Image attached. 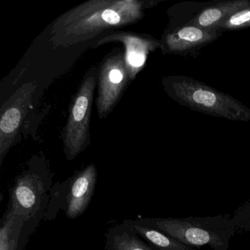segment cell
Returning a JSON list of instances; mask_svg holds the SVG:
<instances>
[{
	"label": "cell",
	"mask_w": 250,
	"mask_h": 250,
	"mask_svg": "<svg viewBox=\"0 0 250 250\" xmlns=\"http://www.w3.org/2000/svg\"><path fill=\"white\" fill-rule=\"evenodd\" d=\"M159 1L90 0L60 16L52 24L50 42L56 47H71L89 42L106 30L131 25L143 20L146 8Z\"/></svg>",
	"instance_id": "1"
},
{
	"label": "cell",
	"mask_w": 250,
	"mask_h": 250,
	"mask_svg": "<svg viewBox=\"0 0 250 250\" xmlns=\"http://www.w3.org/2000/svg\"><path fill=\"white\" fill-rule=\"evenodd\" d=\"M162 87L174 102L188 109L236 122L250 121V109L228 93H222L191 77H164Z\"/></svg>",
	"instance_id": "2"
},
{
	"label": "cell",
	"mask_w": 250,
	"mask_h": 250,
	"mask_svg": "<svg viewBox=\"0 0 250 250\" xmlns=\"http://www.w3.org/2000/svg\"><path fill=\"white\" fill-rule=\"evenodd\" d=\"M52 175L43 153L32 157L14 181L6 211L24 221L40 222L50 200Z\"/></svg>",
	"instance_id": "3"
},
{
	"label": "cell",
	"mask_w": 250,
	"mask_h": 250,
	"mask_svg": "<svg viewBox=\"0 0 250 250\" xmlns=\"http://www.w3.org/2000/svg\"><path fill=\"white\" fill-rule=\"evenodd\" d=\"M142 220L182 244L190 247L208 246L227 250L235 232V221L219 217L141 218Z\"/></svg>",
	"instance_id": "4"
},
{
	"label": "cell",
	"mask_w": 250,
	"mask_h": 250,
	"mask_svg": "<svg viewBox=\"0 0 250 250\" xmlns=\"http://www.w3.org/2000/svg\"><path fill=\"white\" fill-rule=\"evenodd\" d=\"M99 69L93 66L84 76L68 110L62 134L63 151L68 161H73L90 145V115Z\"/></svg>",
	"instance_id": "5"
},
{
	"label": "cell",
	"mask_w": 250,
	"mask_h": 250,
	"mask_svg": "<svg viewBox=\"0 0 250 250\" xmlns=\"http://www.w3.org/2000/svg\"><path fill=\"white\" fill-rule=\"evenodd\" d=\"M96 180L97 169L94 164H90L65 182L54 185L45 219H54L58 210H63L65 216L71 219L83 215L91 201Z\"/></svg>",
	"instance_id": "6"
},
{
	"label": "cell",
	"mask_w": 250,
	"mask_h": 250,
	"mask_svg": "<svg viewBox=\"0 0 250 250\" xmlns=\"http://www.w3.org/2000/svg\"><path fill=\"white\" fill-rule=\"evenodd\" d=\"M130 81L124 52L115 49L105 57L99 68L96 108L100 119L113 111Z\"/></svg>",
	"instance_id": "7"
},
{
	"label": "cell",
	"mask_w": 250,
	"mask_h": 250,
	"mask_svg": "<svg viewBox=\"0 0 250 250\" xmlns=\"http://www.w3.org/2000/svg\"><path fill=\"white\" fill-rule=\"evenodd\" d=\"M36 83L22 84L0 110V165L10 149L18 143L20 131L31 107L33 96L36 91Z\"/></svg>",
	"instance_id": "8"
},
{
	"label": "cell",
	"mask_w": 250,
	"mask_h": 250,
	"mask_svg": "<svg viewBox=\"0 0 250 250\" xmlns=\"http://www.w3.org/2000/svg\"><path fill=\"white\" fill-rule=\"evenodd\" d=\"M222 29L206 30L192 24L167 27L160 40L163 55L182 57L196 55L223 35Z\"/></svg>",
	"instance_id": "9"
},
{
	"label": "cell",
	"mask_w": 250,
	"mask_h": 250,
	"mask_svg": "<svg viewBox=\"0 0 250 250\" xmlns=\"http://www.w3.org/2000/svg\"><path fill=\"white\" fill-rule=\"evenodd\" d=\"M121 43L124 47V57L131 81L146 65L149 53L160 49V41L149 35L139 34L130 32H113L99 39L93 46L98 48L109 43Z\"/></svg>",
	"instance_id": "10"
},
{
	"label": "cell",
	"mask_w": 250,
	"mask_h": 250,
	"mask_svg": "<svg viewBox=\"0 0 250 250\" xmlns=\"http://www.w3.org/2000/svg\"><path fill=\"white\" fill-rule=\"evenodd\" d=\"M38 225L5 212L1 220L0 250H24Z\"/></svg>",
	"instance_id": "11"
},
{
	"label": "cell",
	"mask_w": 250,
	"mask_h": 250,
	"mask_svg": "<svg viewBox=\"0 0 250 250\" xmlns=\"http://www.w3.org/2000/svg\"><path fill=\"white\" fill-rule=\"evenodd\" d=\"M250 5L249 0L208 2L187 24H192L206 30L221 29L223 23L230 16Z\"/></svg>",
	"instance_id": "12"
},
{
	"label": "cell",
	"mask_w": 250,
	"mask_h": 250,
	"mask_svg": "<svg viewBox=\"0 0 250 250\" xmlns=\"http://www.w3.org/2000/svg\"><path fill=\"white\" fill-rule=\"evenodd\" d=\"M123 223L128 225L154 250H197L182 244L165 232L145 223L141 218L125 219Z\"/></svg>",
	"instance_id": "13"
},
{
	"label": "cell",
	"mask_w": 250,
	"mask_h": 250,
	"mask_svg": "<svg viewBox=\"0 0 250 250\" xmlns=\"http://www.w3.org/2000/svg\"><path fill=\"white\" fill-rule=\"evenodd\" d=\"M105 250H154L125 224L111 227L105 235Z\"/></svg>",
	"instance_id": "14"
},
{
	"label": "cell",
	"mask_w": 250,
	"mask_h": 250,
	"mask_svg": "<svg viewBox=\"0 0 250 250\" xmlns=\"http://www.w3.org/2000/svg\"><path fill=\"white\" fill-rule=\"evenodd\" d=\"M208 4L201 2H184L172 5L167 11L169 23L167 27L185 25Z\"/></svg>",
	"instance_id": "15"
},
{
	"label": "cell",
	"mask_w": 250,
	"mask_h": 250,
	"mask_svg": "<svg viewBox=\"0 0 250 250\" xmlns=\"http://www.w3.org/2000/svg\"><path fill=\"white\" fill-rule=\"evenodd\" d=\"M250 27V5L229 17L222 24L224 31H235Z\"/></svg>",
	"instance_id": "16"
}]
</instances>
